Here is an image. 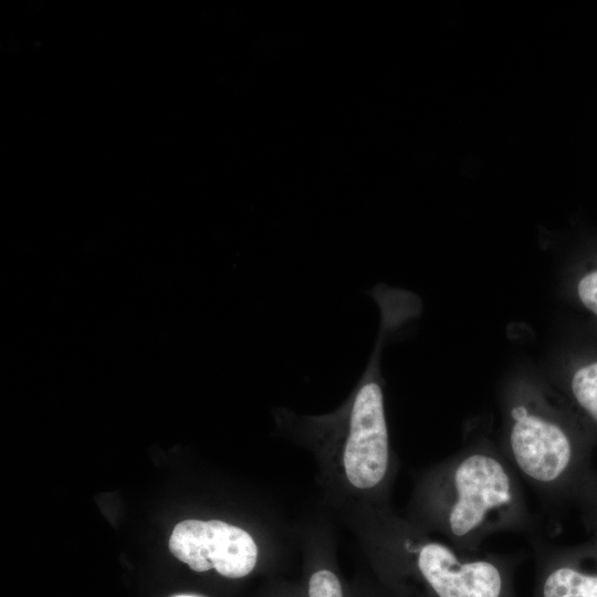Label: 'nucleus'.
I'll return each mask as SVG.
<instances>
[{
    "label": "nucleus",
    "mask_w": 597,
    "mask_h": 597,
    "mask_svg": "<svg viewBox=\"0 0 597 597\" xmlns=\"http://www.w3.org/2000/svg\"><path fill=\"white\" fill-rule=\"evenodd\" d=\"M407 520L467 552L482 549L494 534H536L521 478L486 439L467 443L419 478Z\"/></svg>",
    "instance_id": "1"
},
{
    "label": "nucleus",
    "mask_w": 597,
    "mask_h": 597,
    "mask_svg": "<svg viewBox=\"0 0 597 597\" xmlns=\"http://www.w3.org/2000/svg\"><path fill=\"white\" fill-rule=\"evenodd\" d=\"M368 545L389 578L416 597H517L523 554L461 551L385 506L374 511Z\"/></svg>",
    "instance_id": "2"
},
{
    "label": "nucleus",
    "mask_w": 597,
    "mask_h": 597,
    "mask_svg": "<svg viewBox=\"0 0 597 597\" xmlns=\"http://www.w3.org/2000/svg\"><path fill=\"white\" fill-rule=\"evenodd\" d=\"M380 343L347 399L334 411L296 417L280 412L282 423L312 444L342 488L384 503L395 476L385 396L379 374Z\"/></svg>",
    "instance_id": "3"
},
{
    "label": "nucleus",
    "mask_w": 597,
    "mask_h": 597,
    "mask_svg": "<svg viewBox=\"0 0 597 597\" xmlns=\"http://www.w3.org/2000/svg\"><path fill=\"white\" fill-rule=\"evenodd\" d=\"M538 397L528 391L516 394L499 448L546 505L574 503L595 470L591 451L596 439Z\"/></svg>",
    "instance_id": "4"
},
{
    "label": "nucleus",
    "mask_w": 597,
    "mask_h": 597,
    "mask_svg": "<svg viewBox=\"0 0 597 597\" xmlns=\"http://www.w3.org/2000/svg\"><path fill=\"white\" fill-rule=\"evenodd\" d=\"M169 549L198 573L214 569L227 578H242L255 567L259 546L244 528L220 520L179 522L169 538Z\"/></svg>",
    "instance_id": "5"
},
{
    "label": "nucleus",
    "mask_w": 597,
    "mask_h": 597,
    "mask_svg": "<svg viewBox=\"0 0 597 597\" xmlns=\"http://www.w3.org/2000/svg\"><path fill=\"white\" fill-rule=\"evenodd\" d=\"M535 561L532 597H597V534L558 546L531 536Z\"/></svg>",
    "instance_id": "6"
},
{
    "label": "nucleus",
    "mask_w": 597,
    "mask_h": 597,
    "mask_svg": "<svg viewBox=\"0 0 597 597\" xmlns=\"http://www.w3.org/2000/svg\"><path fill=\"white\" fill-rule=\"evenodd\" d=\"M567 389L574 405L597 428V360L579 366L569 377Z\"/></svg>",
    "instance_id": "7"
},
{
    "label": "nucleus",
    "mask_w": 597,
    "mask_h": 597,
    "mask_svg": "<svg viewBox=\"0 0 597 597\" xmlns=\"http://www.w3.org/2000/svg\"><path fill=\"white\" fill-rule=\"evenodd\" d=\"M574 504L582 513L589 534H597V470L595 469L579 489Z\"/></svg>",
    "instance_id": "8"
},
{
    "label": "nucleus",
    "mask_w": 597,
    "mask_h": 597,
    "mask_svg": "<svg viewBox=\"0 0 597 597\" xmlns=\"http://www.w3.org/2000/svg\"><path fill=\"white\" fill-rule=\"evenodd\" d=\"M307 594L308 597H343L342 584L334 572L322 568L311 575Z\"/></svg>",
    "instance_id": "9"
},
{
    "label": "nucleus",
    "mask_w": 597,
    "mask_h": 597,
    "mask_svg": "<svg viewBox=\"0 0 597 597\" xmlns=\"http://www.w3.org/2000/svg\"><path fill=\"white\" fill-rule=\"evenodd\" d=\"M577 295L582 304L597 315V269L580 277L577 283Z\"/></svg>",
    "instance_id": "10"
},
{
    "label": "nucleus",
    "mask_w": 597,
    "mask_h": 597,
    "mask_svg": "<svg viewBox=\"0 0 597 597\" xmlns=\"http://www.w3.org/2000/svg\"><path fill=\"white\" fill-rule=\"evenodd\" d=\"M172 597H201V596L182 594V595H176V596H172Z\"/></svg>",
    "instance_id": "11"
}]
</instances>
